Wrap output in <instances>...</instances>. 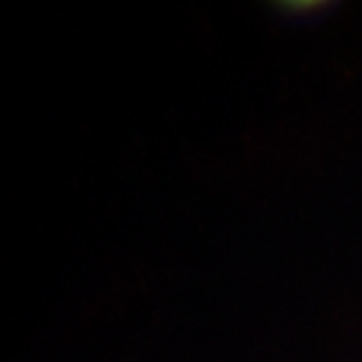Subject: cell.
I'll use <instances>...</instances> for the list:
<instances>
[{"instance_id":"6da1fadb","label":"cell","mask_w":362,"mask_h":362,"mask_svg":"<svg viewBox=\"0 0 362 362\" xmlns=\"http://www.w3.org/2000/svg\"><path fill=\"white\" fill-rule=\"evenodd\" d=\"M278 7H287V12L292 14H310L315 7H327L325 3H287V5H278Z\"/></svg>"}]
</instances>
